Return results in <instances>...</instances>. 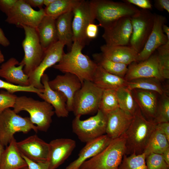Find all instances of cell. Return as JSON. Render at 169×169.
Wrapping results in <instances>:
<instances>
[{
    "instance_id": "cell-34",
    "label": "cell",
    "mask_w": 169,
    "mask_h": 169,
    "mask_svg": "<svg viewBox=\"0 0 169 169\" xmlns=\"http://www.w3.org/2000/svg\"><path fill=\"white\" fill-rule=\"evenodd\" d=\"M116 93L119 108L133 116L138 106L134 100L132 91L124 87L116 90Z\"/></svg>"
},
{
    "instance_id": "cell-3",
    "label": "cell",
    "mask_w": 169,
    "mask_h": 169,
    "mask_svg": "<svg viewBox=\"0 0 169 169\" xmlns=\"http://www.w3.org/2000/svg\"><path fill=\"white\" fill-rule=\"evenodd\" d=\"M90 2L95 19L104 29L110 27L120 18L131 17L140 11L133 5L124 1L91 0Z\"/></svg>"
},
{
    "instance_id": "cell-9",
    "label": "cell",
    "mask_w": 169,
    "mask_h": 169,
    "mask_svg": "<svg viewBox=\"0 0 169 169\" xmlns=\"http://www.w3.org/2000/svg\"><path fill=\"white\" fill-rule=\"evenodd\" d=\"M22 28L25 34L22 43L24 54L21 62L24 65V73L28 76L39 64L45 52L40 44L36 29L25 26Z\"/></svg>"
},
{
    "instance_id": "cell-30",
    "label": "cell",
    "mask_w": 169,
    "mask_h": 169,
    "mask_svg": "<svg viewBox=\"0 0 169 169\" xmlns=\"http://www.w3.org/2000/svg\"><path fill=\"white\" fill-rule=\"evenodd\" d=\"M82 0H55L44 10L45 15L56 20L59 16L70 11L81 3Z\"/></svg>"
},
{
    "instance_id": "cell-37",
    "label": "cell",
    "mask_w": 169,
    "mask_h": 169,
    "mask_svg": "<svg viewBox=\"0 0 169 169\" xmlns=\"http://www.w3.org/2000/svg\"><path fill=\"white\" fill-rule=\"evenodd\" d=\"M157 54L162 76L164 79H169V41L157 49Z\"/></svg>"
},
{
    "instance_id": "cell-54",
    "label": "cell",
    "mask_w": 169,
    "mask_h": 169,
    "mask_svg": "<svg viewBox=\"0 0 169 169\" xmlns=\"http://www.w3.org/2000/svg\"><path fill=\"white\" fill-rule=\"evenodd\" d=\"M5 60L4 57L0 49V64L3 63Z\"/></svg>"
},
{
    "instance_id": "cell-13",
    "label": "cell",
    "mask_w": 169,
    "mask_h": 169,
    "mask_svg": "<svg viewBox=\"0 0 169 169\" xmlns=\"http://www.w3.org/2000/svg\"><path fill=\"white\" fill-rule=\"evenodd\" d=\"M65 45L58 41L52 45L45 51L42 61L37 67L28 75L30 85L40 90L44 89L41 78L45 71L53 66L61 60L64 52Z\"/></svg>"
},
{
    "instance_id": "cell-26",
    "label": "cell",
    "mask_w": 169,
    "mask_h": 169,
    "mask_svg": "<svg viewBox=\"0 0 169 169\" xmlns=\"http://www.w3.org/2000/svg\"><path fill=\"white\" fill-rule=\"evenodd\" d=\"M92 82L103 90H116L120 88L126 87L127 82L124 78L112 74L98 65Z\"/></svg>"
},
{
    "instance_id": "cell-52",
    "label": "cell",
    "mask_w": 169,
    "mask_h": 169,
    "mask_svg": "<svg viewBox=\"0 0 169 169\" xmlns=\"http://www.w3.org/2000/svg\"><path fill=\"white\" fill-rule=\"evenodd\" d=\"M55 0H44V5L46 7L49 6L52 3H53Z\"/></svg>"
},
{
    "instance_id": "cell-41",
    "label": "cell",
    "mask_w": 169,
    "mask_h": 169,
    "mask_svg": "<svg viewBox=\"0 0 169 169\" xmlns=\"http://www.w3.org/2000/svg\"><path fill=\"white\" fill-rule=\"evenodd\" d=\"M17 96L7 91H1L0 92V114L4 110L13 108Z\"/></svg>"
},
{
    "instance_id": "cell-21",
    "label": "cell",
    "mask_w": 169,
    "mask_h": 169,
    "mask_svg": "<svg viewBox=\"0 0 169 169\" xmlns=\"http://www.w3.org/2000/svg\"><path fill=\"white\" fill-rule=\"evenodd\" d=\"M24 64L12 57L0 66V77L9 83L23 86L30 85L28 76L23 71Z\"/></svg>"
},
{
    "instance_id": "cell-11",
    "label": "cell",
    "mask_w": 169,
    "mask_h": 169,
    "mask_svg": "<svg viewBox=\"0 0 169 169\" xmlns=\"http://www.w3.org/2000/svg\"><path fill=\"white\" fill-rule=\"evenodd\" d=\"M5 21L19 28L25 26L36 29L46 15L44 9L34 10L25 0H17L13 8L6 15Z\"/></svg>"
},
{
    "instance_id": "cell-10",
    "label": "cell",
    "mask_w": 169,
    "mask_h": 169,
    "mask_svg": "<svg viewBox=\"0 0 169 169\" xmlns=\"http://www.w3.org/2000/svg\"><path fill=\"white\" fill-rule=\"evenodd\" d=\"M155 14L149 10L141 9L130 17L132 32L129 45L138 54L142 50L152 29Z\"/></svg>"
},
{
    "instance_id": "cell-32",
    "label": "cell",
    "mask_w": 169,
    "mask_h": 169,
    "mask_svg": "<svg viewBox=\"0 0 169 169\" xmlns=\"http://www.w3.org/2000/svg\"><path fill=\"white\" fill-rule=\"evenodd\" d=\"M161 81L154 78H138L127 81L126 87L131 90L140 89L151 91L161 95L165 93Z\"/></svg>"
},
{
    "instance_id": "cell-17",
    "label": "cell",
    "mask_w": 169,
    "mask_h": 169,
    "mask_svg": "<svg viewBox=\"0 0 169 169\" xmlns=\"http://www.w3.org/2000/svg\"><path fill=\"white\" fill-rule=\"evenodd\" d=\"M132 27L130 17L120 18L110 27L104 29L102 37L110 46L129 45Z\"/></svg>"
},
{
    "instance_id": "cell-49",
    "label": "cell",
    "mask_w": 169,
    "mask_h": 169,
    "mask_svg": "<svg viewBox=\"0 0 169 169\" xmlns=\"http://www.w3.org/2000/svg\"><path fill=\"white\" fill-rule=\"evenodd\" d=\"M0 44L4 47H8L10 44V42L9 40L5 36L3 30L0 28Z\"/></svg>"
},
{
    "instance_id": "cell-18",
    "label": "cell",
    "mask_w": 169,
    "mask_h": 169,
    "mask_svg": "<svg viewBox=\"0 0 169 169\" xmlns=\"http://www.w3.org/2000/svg\"><path fill=\"white\" fill-rule=\"evenodd\" d=\"M48 83L51 89L64 94L67 99V109L69 112H73L74 96L82 86L79 79L75 75L66 73L57 75Z\"/></svg>"
},
{
    "instance_id": "cell-15",
    "label": "cell",
    "mask_w": 169,
    "mask_h": 169,
    "mask_svg": "<svg viewBox=\"0 0 169 169\" xmlns=\"http://www.w3.org/2000/svg\"><path fill=\"white\" fill-rule=\"evenodd\" d=\"M165 17L155 14L154 24L152 31L141 51L138 54L137 62L145 60L149 58L160 46L169 41L163 32L162 26L165 24Z\"/></svg>"
},
{
    "instance_id": "cell-45",
    "label": "cell",
    "mask_w": 169,
    "mask_h": 169,
    "mask_svg": "<svg viewBox=\"0 0 169 169\" xmlns=\"http://www.w3.org/2000/svg\"><path fill=\"white\" fill-rule=\"evenodd\" d=\"M17 1V0H0V10L6 15Z\"/></svg>"
},
{
    "instance_id": "cell-55",
    "label": "cell",
    "mask_w": 169,
    "mask_h": 169,
    "mask_svg": "<svg viewBox=\"0 0 169 169\" xmlns=\"http://www.w3.org/2000/svg\"><path fill=\"white\" fill-rule=\"evenodd\" d=\"M20 169H29L28 166H27L24 168H22Z\"/></svg>"
},
{
    "instance_id": "cell-8",
    "label": "cell",
    "mask_w": 169,
    "mask_h": 169,
    "mask_svg": "<svg viewBox=\"0 0 169 169\" xmlns=\"http://www.w3.org/2000/svg\"><path fill=\"white\" fill-rule=\"evenodd\" d=\"M96 115L84 120L75 116L72 122L73 132L83 142L87 143L105 135L107 115L98 110Z\"/></svg>"
},
{
    "instance_id": "cell-22",
    "label": "cell",
    "mask_w": 169,
    "mask_h": 169,
    "mask_svg": "<svg viewBox=\"0 0 169 169\" xmlns=\"http://www.w3.org/2000/svg\"><path fill=\"white\" fill-rule=\"evenodd\" d=\"M112 139L105 134L86 143L81 150L77 159L70 163L65 169H79L85 161L96 156L110 144Z\"/></svg>"
},
{
    "instance_id": "cell-51",
    "label": "cell",
    "mask_w": 169,
    "mask_h": 169,
    "mask_svg": "<svg viewBox=\"0 0 169 169\" xmlns=\"http://www.w3.org/2000/svg\"><path fill=\"white\" fill-rule=\"evenodd\" d=\"M162 30L163 32L166 35L168 38L169 39V28L166 24L162 26Z\"/></svg>"
},
{
    "instance_id": "cell-36",
    "label": "cell",
    "mask_w": 169,
    "mask_h": 169,
    "mask_svg": "<svg viewBox=\"0 0 169 169\" xmlns=\"http://www.w3.org/2000/svg\"><path fill=\"white\" fill-rule=\"evenodd\" d=\"M118 169H148L145 154H125Z\"/></svg>"
},
{
    "instance_id": "cell-20",
    "label": "cell",
    "mask_w": 169,
    "mask_h": 169,
    "mask_svg": "<svg viewBox=\"0 0 169 169\" xmlns=\"http://www.w3.org/2000/svg\"><path fill=\"white\" fill-rule=\"evenodd\" d=\"M49 81L48 75L44 74L41 79L44 86L43 90L37 95L53 106L58 117H68L69 112L66 107V97L62 92L51 89L49 84Z\"/></svg>"
},
{
    "instance_id": "cell-42",
    "label": "cell",
    "mask_w": 169,
    "mask_h": 169,
    "mask_svg": "<svg viewBox=\"0 0 169 169\" xmlns=\"http://www.w3.org/2000/svg\"><path fill=\"white\" fill-rule=\"evenodd\" d=\"M22 155L26 161L29 169H49V165L47 161L35 162Z\"/></svg>"
},
{
    "instance_id": "cell-38",
    "label": "cell",
    "mask_w": 169,
    "mask_h": 169,
    "mask_svg": "<svg viewBox=\"0 0 169 169\" xmlns=\"http://www.w3.org/2000/svg\"><path fill=\"white\" fill-rule=\"evenodd\" d=\"M158 102L156 115L153 120L156 124L169 122V97L165 93Z\"/></svg>"
},
{
    "instance_id": "cell-27",
    "label": "cell",
    "mask_w": 169,
    "mask_h": 169,
    "mask_svg": "<svg viewBox=\"0 0 169 169\" xmlns=\"http://www.w3.org/2000/svg\"><path fill=\"white\" fill-rule=\"evenodd\" d=\"M55 20L45 15L36 29L40 44L45 52L52 45L58 41Z\"/></svg>"
},
{
    "instance_id": "cell-56",
    "label": "cell",
    "mask_w": 169,
    "mask_h": 169,
    "mask_svg": "<svg viewBox=\"0 0 169 169\" xmlns=\"http://www.w3.org/2000/svg\"><path fill=\"white\" fill-rule=\"evenodd\" d=\"M79 169H80V168Z\"/></svg>"
},
{
    "instance_id": "cell-5",
    "label": "cell",
    "mask_w": 169,
    "mask_h": 169,
    "mask_svg": "<svg viewBox=\"0 0 169 169\" xmlns=\"http://www.w3.org/2000/svg\"><path fill=\"white\" fill-rule=\"evenodd\" d=\"M126 139L124 134L112 139L108 146L96 156L85 161L80 169H118L125 154Z\"/></svg>"
},
{
    "instance_id": "cell-43",
    "label": "cell",
    "mask_w": 169,
    "mask_h": 169,
    "mask_svg": "<svg viewBox=\"0 0 169 169\" xmlns=\"http://www.w3.org/2000/svg\"><path fill=\"white\" fill-rule=\"evenodd\" d=\"M123 1L133 5L136 6L142 9L149 10L152 9L151 2L149 0H125Z\"/></svg>"
},
{
    "instance_id": "cell-53",
    "label": "cell",
    "mask_w": 169,
    "mask_h": 169,
    "mask_svg": "<svg viewBox=\"0 0 169 169\" xmlns=\"http://www.w3.org/2000/svg\"><path fill=\"white\" fill-rule=\"evenodd\" d=\"M4 147L0 142V162L5 149L4 148Z\"/></svg>"
},
{
    "instance_id": "cell-25",
    "label": "cell",
    "mask_w": 169,
    "mask_h": 169,
    "mask_svg": "<svg viewBox=\"0 0 169 169\" xmlns=\"http://www.w3.org/2000/svg\"><path fill=\"white\" fill-rule=\"evenodd\" d=\"M132 91L134 100L144 116L148 120L154 119L158 101L157 93L135 89Z\"/></svg>"
},
{
    "instance_id": "cell-7",
    "label": "cell",
    "mask_w": 169,
    "mask_h": 169,
    "mask_svg": "<svg viewBox=\"0 0 169 169\" xmlns=\"http://www.w3.org/2000/svg\"><path fill=\"white\" fill-rule=\"evenodd\" d=\"M103 92L93 82L84 81L74 97L73 112L75 116L97 112Z\"/></svg>"
},
{
    "instance_id": "cell-40",
    "label": "cell",
    "mask_w": 169,
    "mask_h": 169,
    "mask_svg": "<svg viewBox=\"0 0 169 169\" xmlns=\"http://www.w3.org/2000/svg\"><path fill=\"white\" fill-rule=\"evenodd\" d=\"M146 163L148 169H169V165L161 154H150L146 158Z\"/></svg>"
},
{
    "instance_id": "cell-24",
    "label": "cell",
    "mask_w": 169,
    "mask_h": 169,
    "mask_svg": "<svg viewBox=\"0 0 169 169\" xmlns=\"http://www.w3.org/2000/svg\"><path fill=\"white\" fill-rule=\"evenodd\" d=\"M100 49L104 57L112 61L128 65L137 62L138 53L130 45L110 46L105 44Z\"/></svg>"
},
{
    "instance_id": "cell-16",
    "label": "cell",
    "mask_w": 169,
    "mask_h": 169,
    "mask_svg": "<svg viewBox=\"0 0 169 169\" xmlns=\"http://www.w3.org/2000/svg\"><path fill=\"white\" fill-rule=\"evenodd\" d=\"M18 148L21 154L35 162L47 161L49 151V143L36 135L31 136L17 142Z\"/></svg>"
},
{
    "instance_id": "cell-4",
    "label": "cell",
    "mask_w": 169,
    "mask_h": 169,
    "mask_svg": "<svg viewBox=\"0 0 169 169\" xmlns=\"http://www.w3.org/2000/svg\"><path fill=\"white\" fill-rule=\"evenodd\" d=\"M13 108L17 114L22 111L27 112L30 120L38 130L44 132L49 128L55 113L53 106L46 102L25 96H17Z\"/></svg>"
},
{
    "instance_id": "cell-29",
    "label": "cell",
    "mask_w": 169,
    "mask_h": 169,
    "mask_svg": "<svg viewBox=\"0 0 169 169\" xmlns=\"http://www.w3.org/2000/svg\"><path fill=\"white\" fill-rule=\"evenodd\" d=\"M73 11L64 14L55 20V25L58 41L71 49L73 45V33L72 22Z\"/></svg>"
},
{
    "instance_id": "cell-2",
    "label": "cell",
    "mask_w": 169,
    "mask_h": 169,
    "mask_svg": "<svg viewBox=\"0 0 169 169\" xmlns=\"http://www.w3.org/2000/svg\"><path fill=\"white\" fill-rule=\"evenodd\" d=\"M156 124L153 120L146 119L138 107L130 125L124 133L126 139L125 154L143 153L150 137L156 130Z\"/></svg>"
},
{
    "instance_id": "cell-12",
    "label": "cell",
    "mask_w": 169,
    "mask_h": 169,
    "mask_svg": "<svg viewBox=\"0 0 169 169\" xmlns=\"http://www.w3.org/2000/svg\"><path fill=\"white\" fill-rule=\"evenodd\" d=\"M73 12L74 42H79L84 47L90 41L86 36L87 27L90 23H94L95 19L90 1L82 0Z\"/></svg>"
},
{
    "instance_id": "cell-46",
    "label": "cell",
    "mask_w": 169,
    "mask_h": 169,
    "mask_svg": "<svg viewBox=\"0 0 169 169\" xmlns=\"http://www.w3.org/2000/svg\"><path fill=\"white\" fill-rule=\"evenodd\" d=\"M154 6L157 10L163 11L164 10L169 13V0H156L154 1Z\"/></svg>"
},
{
    "instance_id": "cell-44",
    "label": "cell",
    "mask_w": 169,
    "mask_h": 169,
    "mask_svg": "<svg viewBox=\"0 0 169 169\" xmlns=\"http://www.w3.org/2000/svg\"><path fill=\"white\" fill-rule=\"evenodd\" d=\"M99 26V25H96L94 23H90L88 25L85 31V34L88 40L90 41L97 37Z\"/></svg>"
},
{
    "instance_id": "cell-23",
    "label": "cell",
    "mask_w": 169,
    "mask_h": 169,
    "mask_svg": "<svg viewBox=\"0 0 169 169\" xmlns=\"http://www.w3.org/2000/svg\"><path fill=\"white\" fill-rule=\"evenodd\" d=\"M133 116L120 108L107 115L105 134L113 139L123 134L129 127Z\"/></svg>"
},
{
    "instance_id": "cell-47",
    "label": "cell",
    "mask_w": 169,
    "mask_h": 169,
    "mask_svg": "<svg viewBox=\"0 0 169 169\" xmlns=\"http://www.w3.org/2000/svg\"><path fill=\"white\" fill-rule=\"evenodd\" d=\"M156 129L165 136L169 141V122L157 124Z\"/></svg>"
},
{
    "instance_id": "cell-1",
    "label": "cell",
    "mask_w": 169,
    "mask_h": 169,
    "mask_svg": "<svg viewBox=\"0 0 169 169\" xmlns=\"http://www.w3.org/2000/svg\"><path fill=\"white\" fill-rule=\"evenodd\" d=\"M83 48L79 42H74L69 51L64 53L60 60L52 67L64 74L75 75L82 84L85 80L92 81L97 65L82 53Z\"/></svg>"
},
{
    "instance_id": "cell-33",
    "label": "cell",
    "mask_w": 169,
    "mask_h": 169,
    "mask_svg": "<svg viewBox=\"0 0 169 169\" xmlns=\"http://www.w3.org/2000/svg\"><path fill=\"white\" fill-rule=\"evenodd\" d=\"M169 148V141L166 136L156 129L150 137L143 153L146 157L151 153L161 154Z\"/></svg>"
},
{
    "instance_id": "cell-35",
    "label": "cell",
    "mask_w": 169,
    "mask_h": 169,
    "mask_svg": "<svg viewBox=\"0 0 169 169\" xmlns=\"http://www.w3.org/2000/svg\"><path fill=\"white\" fill-rule=\"evenodd\" d=\"M119 108L116 90H103L98 110L107 115Z\"/></svg>"
},
{
    "instance_id": "cell-6",
    "label": "cell",
    "mask_w": 169,
    "mask_h": 169,
    "mask_svg": "<svg viewBox=\"0 0 169 169\" xmlns=\"http://www.w3.org/2000/svg\"><path fill=\"white\" fill-rule=\"evenodd\" d=\"M32 130L36 132L38 131L29 117H23L10 108L0 114V142L4 146L14 138L16 133H27Z\"/></svg>"
},
{
    "instance_id": "cell-39",
    "label": "cell",
    "mask_w": 169,
    "mask_h": 169,
    "mask_svg": "<svg viewBox=\"0 0 169 169\" xmlns=\"http://www.w3.org/2000/svg\"><path fill=\"white\" fill-rule=\"evenodd\" d=\"M0 89H5L8 92L13 94L18 92H27L35 93L37 95L42 93L43 89H37L32 85L23 86L14 84L0 79Z\"/></svg>"
},
{
    "instance_id": "cell-50",
    "label": "cell",
    "mask_w": 169,
    "mask_h": 169,
    "mask_svg": "<svg viewBox=\"0 0 169 169\" xmlns=\"http://www.w3.org/2000/svg\"><path fill=\"white\" fill-rule=\"evenodd\" d=\"M161 155L166 162L169 165V148L165 151Z\"/></svg>"
},
{
    "instance_id": "cell-14",
    "label": "cell",
    "mask_w": 169,
    "mask_h": 169,
    "mask_svg": "<svg viewBox=\"0 0 169 169\" xmlns=\"http://www.w3.org/2000/svg\"><path fill=\"white\" fill-rule=\"evenodd\" d=\"M124 79L127 81L140 78H154L163 80L157 53H153L146 59L134 62L128 65Z\"/></svg>"
},
{
    "instance_id": "cell-31",
    "label": "cell",
    "mask_w": 169,
    "mask_h": 169,
    "mask_svg": "<svg viewBox=\"0 0 169 169\" xmlns=\"http://www.w3.org/2000/svg\"><path fill=\"white\" fill-rule=\"evenodd\" d=\"M92 56L97 65L112 74L124 78L128 70V65L108 59L101 53L94 54Z\"/></svg>"
},
{
    "instance_id": "cell-48",
    "label": "cell",
    "mask_w": 169,
    "mask_h": 169,
    "mask_svg": "<svg viewBox=\"0 0 169 169\" xmlns=\"http://www.w3.org/2000/svg\"><path fill=\"white\" fill-rule=\"evenodd\" d=\"M25 2L32 8L38 7L42 8L44 5V0H25Z\"/></svg>"
},
{
    "instance_id": "cell-28",
    "label": "cell",
    "mask_w": 169,
    "mask_h": 169,
    "mask_svg": "<svg viewBox=\"0 0 169 169\" xmlns=\"http://www.w3.org/2000/svg\"><path fill=\"white\" fill-rule=\"evenodd\" d=\"M14 138L7 146L0 162V169H20L28 166Z\"/></svg>"
},
{
    "instance_id": "cell-19",
    "label": "cell",
    "mask_w": 169,
    "mask_h": 169,
    "mask_svg": "<svg viewBox=\"0 0 169 169\" xmlns=\"http://www.w3.org/2000/svg\"><path fill=\"white\" fill-rule=\"evenodd\" d=\"M49 143L47 162L49 169H56L70 155L76 146L75 141L69 138H61L52 140Z\"/></svg>"
}]
</instances>
